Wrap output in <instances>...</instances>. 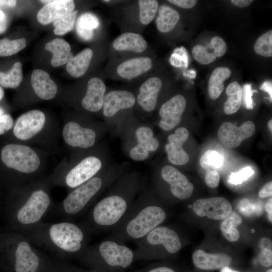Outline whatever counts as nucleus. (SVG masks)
<instances>
[{"instance_id": "nucleus-1", "label": "nucleus", "mask_w": 272, "mask_h": 272, "mask_svg": "<svg viewBox=\"0 0 272 272\" xmlns=\"http://www.w3.org/2000/svg\"><path fill=\"white\" fill-rule=\"evenodd\" d=\"M34 245L63 257H79L87 247L89 232L81 223L62 221L38 223L17 231Z\"/></svg>"}, {"instance_id": "nucleus-2", "label": "nucleus", "mask_w": 272, "mask_h": 272, "mask_svg": "<svg viewBox=\"0 0 272 272\" xmlns=\"http://www.w3.org/2000/svg\"><path fill=\"white\" fill-rule=\"evenodd\" d=\"M139 188L136 177H126L90 209L81 224L90 234L113 230L124 220L133 203Z\"/></svg>"}, {"instance_id": "nucleus-3", "label": "nucleus", "mask_w": 272, "mask_h": 272, "mask_svg": "<svg viewBox=\"0 0 272 272\" xmlns=\"http://www.w3.org/2000/svg\"><path fill=\"white\" fill-rule=\"evenodd\" d=\"M166 217L165 210L146 193L133 202L125 218L108 238L121 244L135 242L160 226Z\"/></svg>"}, {"instance_id": "nucleus-4", "label": "nucleus", "mask_w": 272, "mask_h": 272, "mask_svg": "<svg viewBox=\"0 0 272 272\" xmlns=\"http://www.w3.org/2000/svg\"><path fill=\"white\" fill-rule=\"evenodd\" d=\"M77 258L85 266L100 272H125L136 260L134 250L108 238L88 246Z\"/></svg>"}, {"instance_id": "nucleus-5", "label": "nucleus", "mask_w": 272, "mask_h": 272, "mask_svg": "<svg viewBox=\"0 0 272 272\" xmlns=\"http://www.w3.org/2000/svg\"><path fill=\"white\" fill-rule=\"evenodd\" d=\"M20 193L10 208L11 221L17 231L41 222L52 208L50 196L43 187H33Z\"/></svg>"}, {"instance_id": "nucleus-6", "label": "nucleus", "mask_w": 272, "mask_h": 272, "mask_svg": "<svg viewBox=\"0 0 272 272\" xmlns=\"http://www.w3.org/2000/svg\"><path fill=\"white\" fill-rule=\"evenodd\" d=\"M113 179L111 175L93 177L74 188L62 201L51 208V213L62 221L73 222L87 211L94 199Z\"/></svg>"}, {"instance_id": "nucleus-7", "label": "nucleus", "mask_w": 272, "mask_h": 272, "mask_svg": "<svg viewBox=\"0 0 272 272\" xmlns=\"http://www.w3.org/2000/svg\"><path fill=\"white\" fill-rule=\"evenodd\" d=\"M7 250L14 272H52V261L18 232L9 236Z\"/></svg>"}, {"instance_id": "nucleus-8", "label": "nucleus", "mask_w": 272, "mask_h": 272, "mask_svg": "<svg viewBox=\"0 0 272 272\" xmlns=\"http://www.w3.org/2000/svg\"><path fill=\"white\" fill-rule=\"evenodd\" d=\"M136 260H149L165 254H174L181 248L182 242L177 232L165 226H159L144 237L135 242Z\"/></svg>"}, {"instance_id": "nucleus-9", "label": "nucleus", "mask_w": 272, "mask_h": 272, "mask_svg": "<svg viewBox=\"0 0 272 272\" xmlns=\"http://www.w3.org/2000/svg\"><path fill=\"white\" fill-rule=\"evenodd\" d=\"M1 159L8 167L25 174L36 172L40 164L38 155L30 147L14 144L3 148Z\"/></svg>"}, {"instance_id": "nucleus-10", "label": "nucleus", "mask_w": 272, "mask_h": 272, "mask_svg": "<svg viewBox=\"0 0 272 272\" xmlns=\"http://www.w3.org/2000/svg\"><path fill=\"white\" fill-rule=\"evenodd\" d=\"M101 167L99 158L87 157L67 172L63 180L64 183L69 188L74 189L94 177Z\"/></svg>"}, {"instance_id": "nucleus-11", "label": "nucleus", "mask_w": 272, "mask_h": 272, "mask_svg": "<svg viewBox=\"0 0 272 272\" xmlns=\"http://www.w3.org/2000/svg\"><path fill=\"white\" fill-rule=\"evenodd\" d=\"M192 210L199 217L220 220L231 214L232 207L225 198L217 196L196 200L193 204Z\"/></svg>"}, {"instance_id": "nucleus-12", "label": "nucleus", "mask_w": 272, "mask_h": 272, "mask_svg": "<svg viewBox=\"0 0 272 272\" xmlns=\"http://www.w3.org/2000/svg\"><path fill=\"white\" fill-rule=\"evenodd\" d=\"M255 130L254 123L251 121H246L240 126L227 121L221 124L217 134L223 145L234 148L238 147L244 140L251 137Z\"/></svg>"}, {"instance_id": "nucleus-13", "label": "nucleus", "mask_w": 272, "mask_h": 272, "mask_svg": "<svg viewBox=\"0 0 272 272\" xmlns=\"http://www.w3.org/2000/svg\"><path fill=\"white\" fill-rule=\"evenodd\" d=\"M45 121V116L41 111H29L17 118L13 128L14 134L20 140H29L42 129Z\"/></svg>"}, {"instance_id": "nucleus-14", "label": "nucleus", "mask_w": 272, "mask_h": 272, "mask_svg": "<svg viewBox=\"0 0 272 272\" xmlns=\"http://www.w3.org/2000/svg\"><path fill=\"white\" fill-rule=\"evenodd\" d=\"M162 179L170 186L171 193L179 199L190 197L193 191V184L180 171L170 165H166L161 171Z\"/></svg>"}, {"instance_id": "nucleus-15", "label": "nucleus", "mask_w": 272, "mask_h": 272, "mask_svg": "<svg viewBox=\"0 0 272 272\" xmlns=\"http://www.w3.org/2000/svg\"><path fill=\"white\" fill-rule=\"evenodd\" d=\"M186 101L181 95H176L164 103L159 110L161 119L159 126L164 130H170L181 121Z\"/></svg>"}, {"instance_id": "nucleus-16", "label": "nucleus", "mask_w": 272, "mask_h": 272, "mask_svg": "<svg viewBox=\"0 0 272 272\" xmlns=\"http://www.w3.org/2000/svg\"><path fill=\"white\" fill-rule=\"evenodd\" d=\"M62 136L65 143L73 147L90 148L94 145L96 140V133L93 130L82 127L74 121L64 125Z\"/></svg>"}, {"instance_id": "nucleus-17", "label": "nucleus", "mask_w": 272, "mask_h": 272, "mask_svg": "<svg viewBox=\"0 0 272 272\" xmlns=\"http://www.w3.org/2000/svg\"><path fill=\"white\" fill-rule=\"evenodd\" d=\"M189 136L188 130L184 127L177 128L174 133L168 137V143L165 145L168 161L176 165H182L187 163L189 156L183 149L184 143Z\"/></svg>"}, {"instance_id": "nucleus-18", "label": "nucleus", "mask_w": 272, "mask_h": 272, "mask_svg": "<svg viewBox=\"0 0 272 272\" xmlns=\"http://www.w3.org/2000/svg\"><path fill=\"white\" fill-rule=\"evenodd\" d=\"M227 50L223 39L218 36L213 37L206 45L196 44L192 49L194 59L201 64H208L223 56Z\"/></svg>"}, {"instance_id": "nucleus-19", "label": "nucleus", "mask_w": 272, "mask_h": 272, "mask_svg": "<svg viewBox=\"0 0 272 272\" xmlns=\"http://www.w3.org/2000/svg\"><path fill=\"white\" fill-rule=\"evenodd\" d=\"M46 3L38 12V21L43 25L53 22L74 11L75 4L72 0L40 1Z\"/></svg>"}, {"instance_id": "nucleus-20", "label": "nucleus", "mask_w": 272, "mask_h": 272, "mask_svg": "<svg viewBox=\"0 0 272 272\" xmlns=\"http://www.w3.org/2000/svg\"><path fill=\"white\" fill-rule=\"evenodd\" d=\"M135 98L131 92L126 90H114L105 95L103 102V113L107 117L115 115L121 110L132 107Z\"/></svg>"}, {"instance_id": "nucleus-21", "label": "nucleus", "mask_w": 272, "mask_h": 272, "mask_svg": "<svg viewBox=\"0 0 272 272\" xmlns=\"http://www.w3.org/2000/svg\"><path fill=\"white\" fill-rule=\"evenodd\" d=\"M106 87L103 81L99 78L89 80L87 92L82 100L83 107L90 112H97L103 106Z\"/></svg>"}, {"instance_id": "nucleus-22", "label": "nucleus", "mask_w": 272, "mask_h": 272, "mask_svg": "<svg viewBox=\"0 0 272 272\" xmlns=\"http://www.w3.org/2000/svg\"><path fill=\"white\" fill-rule=\"evenodd\" d=\"M161 87L162 81L156 77L149 78L142 84L137 100L144 110L152 111L155 108Z\"/></svg>"}, {"instance_id": "nucleus-23", "label": "nucleus", "mask_w": 272, "mask_h": 272, "mask_svg": "<svg viewBox=\"0 0 272 272\" xmlns=\"http://www.w3.org/2000/svg\"><path fill=\"white\" fill-rule=\"evenodd\" d=\"M192 258L194 265L204 270L221 269L232 262L231 257L226 254H210L200 249L194 251Z\"/></svg>"}, {"instance_id": "nucleus-24", "label": "nucleus", "mask_w": 272, "mask_h": 272, "mask_svg": "<svg viewBox=\"0 0 272 272\" xmlns=\"http://www.w3.org/2000/svg\"><path fill=\"white\" fill-rule=\"evenodd\" d=\"M31 84L35 94L43 100L52 99L57 92L56 83L46 72L42 70L36 69L33 71Z\"/></svg>"}, {"instance_id": "nucleus-25", "label": "nucleus", "mask_w": 272, "mask_h": 272, "mask_svg": "<svg viewBox=\"0 0 272 272\" xmlns=\"http://www.w3.org/2000/svg\"><path fill=\"white\" fill-rule=\"evenodd\" d=\"M152 66V61L148 57H139L128 59L117 67V74L121 78L132 79L149 71Z\"/></svg>"}, {"instance_id": "nucleus-26", "label": "nucleus", "mask_w": 272, "mask_h": 272, "mask_svg": "<svg viewBox=\"0 0 272 272\" xmlns=\"http://www.w3.org/2000/svg\"><path fill=\"white\" fill-rule=\"evenodd\" d=\"M112 46L118 51H131L140 53L146 49L147 42L141 35L127 32L116 37L112 42Z\"/></svg>"}, {"instance_id": "nucleus-27", "label": "nucleus", "mask_w": 272, "mask_h": 272, "mask_svg": "<svg viewBox=\"0 0 272 272\" xmlns=\"http://www.w3.org/2000/svg\"><path fill=\"white\" fill-rule=\"evenodd\" d=\"M45 49L52 53L50 63L54 67L67 63L74 57L70 45L63 39H52L45 44Z\"/></svg>"}, {"instance_id": "nucleus-28", "label": "nucleus", "mask_w": 272, "mask_h": 272, "mask_svg": "<svg viewBox=\"0 0 272 272\" xmlns=\"http://www.w3.org/2000/svg\"><path fill=\"white\" fill-rule=\"evenodd\" d=\"M93 55V50L87 48L77 54L67 63L66 69L73 77L79 78L88 70Z\"/></svg>"}, {"instance_id": "nucleus-29", "label": "nucleus", "mask_w": 272, "mask_h": 272, "mask_svg": "<svg viewBox=\"0 0 272 272\" xmlns=\"http://www.w3.org/2000/svg\"><path fill=\"white\" fill-rule=\"evenodd\" d=\"M180 19L177 11L166 5L159 7L156 25L158 30L162 33H167L172 30Z\"/></svg>"}, {"instance_id": "nucleus-30", "label": "nucleus", "mask_w": 272, "mask_h": 272, "mask_svg": "<svg viewBox=\"0 0 272 272\" xmlns=\"http://www.w3.org/2000/svg\"><path fill=\"white\" fill-rule=\"evenodd\" d=\"M231 75V70L225 66H219L212 72L208 82V93L212 100L217 99L224 89V82Z\"/></svg>"}, {"instance_id": "nucleus-31", "label": "nucleus", "mask_w": 272, "mask_h": 272, "mask_svg": "<svg viewBox=\"0 0 272 272\" xmlns=\"http://www.w3.org/2000/svg\"><path fill=\"white\" fill-rule=\"evenodd\" d=\"M226 93L228 98L224 103V112L227 114L235 113L241 106L243 95L242 87L237 82H233L227 87Z\"/></svg>"}, {"instance_id": "nucleus-32", "label": "nucleus", "mask_w": 272, "mask_h": 272, "mask_svg": "<svg viewBox=\"0 0 272 272\" xmlns=\"http://www.w3.org/2000/svg\"><path fill=\"white\" fill-rule=\"evenodd\" d=\"M99 21L94 14L85 13L80 16L76 23L79 36L84 40H89L93 35V30L99 26Z\"/></svg>"}, {"instance_id": "nucleus-33", "label": "nucleus", "mask_w": 272, "mask_h": 272, "mask_svg": "<svg viewBox=\"0 0 272 272\" xmlns=\"http://www.w3.org/2000/svg\"><path fill=\"white\" fill-rule=\"evenodd\" d=\"M241 217L235 212L224 219L221 225V231L224 237L230 242L237 241L240 237V233L237 227L242 223Z\"/></svg>"}, {"instance_id": "nucleus-34", "label": "nucleus", "mask_w": 272, "mask_h": 272, "mask_svg": "<svg viewBox=\"0 0 272 272\" xmlns=\"http://www.w3.org/2000/svg\"><path fill=\"white\" fill-rule=\"evenodd\" d=\"M23 79L22 65L16 62L8 73L0 72V84L6 88H17Z\"/></svg>"}, {"instance_id": "nucleus-35", "label": "nucleus", "mask_w": 272, "mask_h": 272, "mask_svg": "<svg viewBox=\"0 0 272 272\" xmlns=\"http://www.w3.org/2000/svg\"><path fill=\"white\" fill-rule=\"evenodd\" d=\"M140 21L143 25H148L155 18L159 8V3L156 0H140Z\"/></svg>"}, {"instance_id": "nucleus-36", "label": "nucleus", "mask_w": 272, "mask_h": 272, "mask_svg": "<svg viewBox=\"0 0 272 272\" xmlns=\"http://www.w3.org/2000/svg\"><path fill=\"white\" fill-rule=\"evenodd\" d=\"M223 157L218 152L213 150L206 151L200 157L199 164L206 171L217 170L223 164Z\"/></svg>"}, {"instance_id": "nucleus-37", "label": "nucleus", "mask_w": 272, "mask_h": 272, "mask_svg": "<svg viewBox=\"0 0 272 272\" xmlns=\"http://www.w3.org/2000/svg\"><path fill=\"white\" fill-rule=\"evenodd\" d=\"M26 45L25 38L10 40L7 38L0 39V56H8L23 49Z\"/></svg>"}, {"instance_id": "nucleus-38", "label": "nucleus", "mask_w": 272, "mask_h": 272, "mask_svg": "<svg viewBox=\"0 0 272 272\" xmlns=\"http://www.w3.org/2000/svg\"><path fill=\"white\" fill-rule=\"evenodd\" d=\"M254 52L258 55L270 57L272 56V30L262 34L256 40L253 47Z\"/></svg>"}, {"instance_id": "nucleus-39", "label": "nucleus", "mask_w": 272, "mask_h": 272, "mask_svg": "<svg viewBox=\"0 0 272 272\" xmlns=\"http://www.w3.org/2000/svg\"><path fill=\"white\" fill-rule=\"evenodd\" d=\"M78 12V11H74L54 21V34L62 35L71 31L74 28Z\"/></svg>"}, {"instance_id": "nucleus-40", "label": "nucleus", "mask_w": 272, "mask_h": 272, "mask_svg": "<svg viewBox=\"0 0 272 272\" xmlns=\"http://www.w3.org/2000/svg\"><path fill=\"white\" fill-rule=\"evenodd\" d=\"M237 209L243 215L246 217L260 216L263 213V206L261 202H251L246 198L239 202Z\"/></svg>"}, {"instance_id": "nucleus-41", "label": "nucleus", "mask_w": 272, "mask_h": 272, "mask_svg": "<svg viewBox=\"0 0 272 272\" xmlns=\"http://www.w3.org/2000/svg\"><path fill=\"white\" fill-rule=\"evenodd\" d=\"M254 171L250 166L243 168L237 172H232L228 178V182L232 184L238 185L247 180L253 175Z\"/></svg>"}, {"instance_id": "nucleus-42", "label": "nucleus", "mask_w": 272, "mask_h": 272, "mask_svg": "<svg viewBox=\"0 0 272 272\" xmlns=\"http://www.w3.org/2000/svg\"><path fill=\"white\" fill-rule=\"evenodd\" d=\"M53 272H100L94 269L84 270L71 265L60 258L53 259Z\"/></svg>"}, {"instance_id": "nucleus-43", "label": "nucleus", "mask_w": 272, "mask_h": 272, "mask_svg": "<svg viewBox=\"0 0 272 272\" xmlns=\"http://www.w3.org/2000/svg\"><path fill=\"white\" fill-rule=\"evenodd\" d=\"M177 52L172 55L170 61L172 65L175 66L183 65L187 67L188 63V59L186 50L181 47Z\"/></svg>"}, {"instance_id": "nucleus-44", "label": "nucleus", "mask_w": 272, "mask_h": 272, "mask_svg": "<svg viewBox=\"0 0 272 272\" xmlns=\"http://www.w3.org/2000/svg\"><path fill=\"white\" fill-rule=\"evenodd\" d=\"M149 155V151L143 145L138 143L129 152L130 157L135 161H144L148 158Z\"/></svg>"}, {"instance_id": "nucleus-45", "label": "nucleus", "mask_w": 272, "mask_h": 272, "mask_svg": "<svg viewBox=\"0 0 272 272\" xmlns=\"http://www.w3.org/2000/svg\"><path fill=\"white\" fill-rule=\"evenodd\" d=\"M138 143L142 144L153 137L152 129L148 126H141L135 131Z\"/></svg>"}, {"instance_id": "nucleus-46", "label": "nucleus", "mask_w": 272, "mask_h": 272, "mask_svg": "<svg viewBox=\"0 0 272 272\" xmlns=\"http://www.w3.org/2000/svg\"><path fill=\"white\" fill-rule=\"evenodd\" d=\"M255 90L252 89L250 84H246L243 87L242 93L244 95V101L245 107L248 109H252L254 107L252 95Z\"/></svg>"}, {"instance_id": "nucleus-47", "label": "nucleus", "mask_w": 272, "mask_h": 272, "mask_svg": "<svg viewBox=\"0 0 272 272\" xmlns=\"http://www.w3.org/2000/svg\"><path fill=\"white\" fill-rule=\"evenodd\" d=\"M205 181L210 187L215 188L219 185L220 175L217 170H208L206 172Z\"/></svg>"}, {"instance_id": "nucleus-48", "label": "nucleus", "mask_w": 272, "mask_h": 272, "mask_svg": "<svg viewBox=\"0 0 272 272\" xmlns=\"http://www.w3.org/2000/svg\"><path fill=\"white\" fill-rule=\"evenodd\" d=\"M14 120L8 114L0 115V135L5 133L13 126Z\"/></svg>"}, {"instance_id": "nucleus-49", "label": "nucleus", "mask_w": 272, "mask_h": 272, "mask_svg": "<svg viewBox=\"0 0 272 272\" xmlns=\"http://www.w3.org/2000/svg\"><path fill=\"white\" fill-rule=\"evenodd\" d=\"M134 272H176V271L166 265L148 264Z\"/></svg>"}, {"instance_id": "nucleus-50", "label": "nucleus", "mask_w": 272, "mask_h": 272, "mask_svg": "<svg viewBox=\"0 0 272 272\" xmlns=\"http://www.w3.org/2000/svg\"><path fill=\"white\" fill-rule=\"evenodd\" d=\"M258 260L260 264L264 267H268L272 264V251L269 248H264L258 256Z\"/></svg>"}, {"instance_id": "nucleus-51", "label": "nucleus", "mask_w": 272, "mask_h": 272, "mask_svg": "<svg viewBox=\"0 0 272 272\" xmlns=\"http://www.w3.org/2000/svg\"><path fill=\"white\" fill-rule=\"evenodd\" d=\"M168 2L178 7L186 9L194 7L197 3L196 0H169Z\"/></svg>"}, {"instance_id": "nucleus-52", "label": "nucleus", "mask_w": 272, "mask_h": 272, "mask_svg": "<svg viewBox=\"0 0 272 272\" xmlns=\"http://www.w3.org/2000/svg\"><path fill=\"white\" fill-rule=\"evenodd\" d=\"M272 195V182L270 181L265 184L260 190L258 195L261 198L271 196Z\"/></svg>"}, {"instance_id": "nucleus-53", "label": "nucleus", "mask_w": 272, "mask_h": 272, "mask_svg": "<svg viewBox=\"0 0 272 272\" xmlns=\"http://www.w3.org/2000/svg\"><path fill=\"white\" fill-rule=\"evenodd\" d=\"M260 89L267 92L269 96V100L272 101V84L270 81L264 82L260 87Z\"/></svg>"}, {"instance_id": "nucleus-54", "label": "nucleus", "mask_w": 272, "mask_h": 272, "mask_svg": "<svg viewBox=\"0 0 272 272\" xmlns=\"http://www.w3.org/2000/svg\"><path fill=\"white\" fill-rule=\"evenodd\" d=\"M231 3L239 8H245L249 6L253 2L252 0H232Z\"/></svg>"}, {"instance_id": "nucleus-55", "label": "nucleus", "mask_w": 272, "mask_h": 272, "mask_svg": "<svg viewBox=\"0 0 272 272\" xmlns=\"http://www.w3.org/2000/svg\"><path fill=\"white\" fill-rule=\"evenodd\" d=\"M7 27V16L5 13L0 10V33L4 32Z\"/></svg>"}, {"instance_id": "nucleus-56", "label": "nucleus", "mask_w": 272, "mask_h": 272, "mask_svg": "<svg viewBox=\"0 0 272 272\" xmlns=\"http://www.w3.org/2000/svg\"><path fill=\"white\" fill-rule=\"evenodd\" d=\"M265 209L268 213V217L270 222L272 221V198H270L266 202Z\"/></svg>"}, {"instance_id": "nucleus-57", "label": "nucleus", "mask_w": 272, "mask_h": 272, "mask_svg": "<svg viewBox=\"0 0 272 272\" xmlns=\"http://www.w3.org/2000/svg\"><path fill=\"white\" fill-rule=\"evenodd\" d=\"M17 1L14 0H0V7H8L13 8L16 6Z\"/></svg>"}, {"instance_id": "nucleus-58", "label": "nucleus", "mask_w": 272, "mask_h": 272, "mask_svg": "<svg viewBox=\"0 0 272 272\" xmlns=\"http://www.w3.org/2000/svg\"><path fill=\"white\" fill-rule=\"evenodd\" d=\"M259 246L261 249L264 248L271 249L270 241L267 238H263L260 241Z\"/></svg>"}, {"instance_id": "nucleus-59", "label": "nucleus", "mask_w": 272, "mask_h": 272, "mask_svg": "<svg viewBox=\"0 0 272 272\" xmlns=\"http://www.w3.org/2000/svg\"><path fill=\"white\" fill-rule=\"evenodd\" d=\"M221 272H239L238 271L234 270L228 267V266H225L221 268Z\"/></svg>"}, {"instance_id": "nucleus-60", "label": "nucleus", "mask_w": 272, "mask_h": 272, "mask_svg": "<svg viewBox=\"0 0 272 272\" xmlns=\"http://www.w3.org/2000/svg\"><path fill=\"white\" fill-rule=\"evenodd\" d=\"M187 75L189 77L194 78L196 76V72L194 70H190Z\"/></svg>"}, {"instance_id": "nucleus-61", "label": "nucleus", "mask_w": 272, "mask_h": 272, "mask_svg": "<svg viewBox=\"0 0 272 272\" xmlns=\"http://www.w3.org/2000/svg\"><path fill=\"white\" fill-rule=\"evenodd\" d=\"M268 127L270 130V131L272 132V120L270 119L268 121L267 123Z\"/></svg>"}, {"instance_id": "nucleus-62", "label": "nucleus", "mask_w": 272, "mask_h": 272, "mask_svg": "<svg viewBox=\"0 0 272 272\" xmlns=\"http://www.w3.org/2000/svg\"><path fill=\"white\" fill-rule=\"evenodd\" d=\"M4 95V91L3 88L0 86V101L3 99Z\"/></svg>"}, {"instance_id": "nucleus-63", "label": "nucleus", "mask_w": 272, "mask_h": 272, "mask_svg": "<svg viewBox=\"0 0 272 272\" xmlns=\"http://www.w3.org/2000/svg\"><path fill=\"white\" fill-rule=\"evenodd\" d=\"M4 111L3 109L1 107H0V115L4 114Z\"/></svg>"}, {"instance_id": "nucleus-64", "label": "nucleus", "mask_w": 272, "mask_h": 272, "mask_svg": "<svg viewBox=\"0 0 272 272\" xmlns=\"http://www.w3.org/2000/svg\"><path fill=\"white\" fill-rule=\"evenodd\" d=\"M266 272H272V269H268Z\"/></svg>"}]
</instances>
